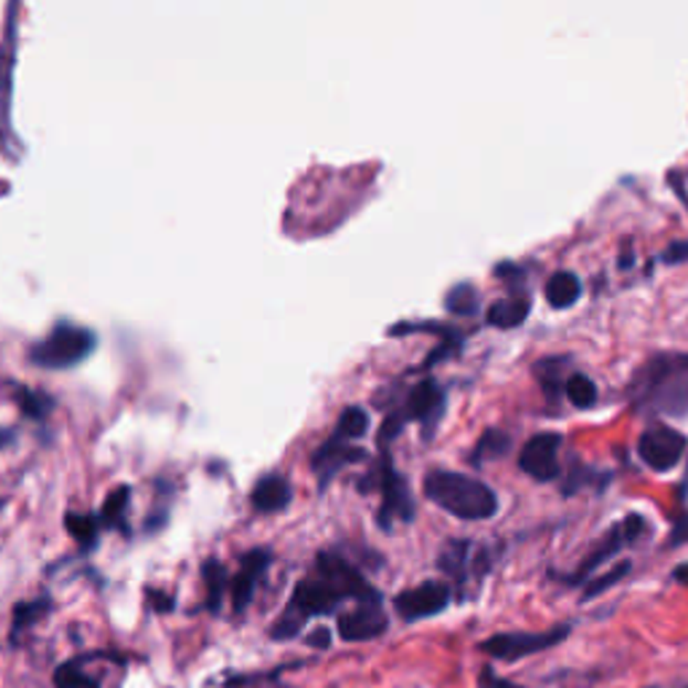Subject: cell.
I'll return each instance as SVG.
<instances>
[{
	"mask_svg": "<svg viewBox=\"0 0 688 688\" xmlns=\"http://www.w3.org/2000/svg\"><path fill=\"white\" fill-rule=\"evenodd\" d=\"M342 603H382V592L366 581L361 568L352 565L334 549L318 551L315 565L290 592L288 605L272 624V641H290L301 635L309 618L331 616Z\"/></svg>",
	"mask_w": 688,
	"mask_h": 688,
	"instance_id": "obj_1",
	"label": "cell"
},
{
	"mask_svg": "<svg viewBox=\"0 0 688 688\" xmlns=\"http://www.w3.org/2000/svg\"><path fill=\"white\" fill-rule=\"evenodd\" d=\"M629 404L646 417H688V356L659 352L635 371L629 382Z\"/></svg>",
	"mask_w": 688,
	"mask_h": 688,
	"instance_id": "obj_2",
	"label": "cell"
},
{
	"mask_svg": "<svg viewBox=\"0 0 688 688\" xmlns=\"http://www.w3.org/2000/svg\"><path fill=\"white\" fill-rule=\"evenodd\" d=\"M423 495L433 506L442 508L449 517L461 522H487L498 517L500 500L498 493L487 481L476 479L461 470L433 468L423 479Z\"/></svg>",
	"mask_w": 688,
	"mask_h": 688,
	"instance_id": "obj_3",
	"label": "cell"
},
{
	"mask_svg": "<svg viewBox=\"0 0 688 688\" xmlns=\"http://www.w3.org/2000/svg\"><path fill=\"white\" fill-rule=\"evenodd\" d=\"M648 530H650L648 519L643 517L641 511H629L627 517L607 527L603 536H600V541L586 551L584 560L579 562V568L570 570V573L549 570V579H554L557 584H562L565 589H584L586 581L592 579V575H597L600 568L607 565L611 560H616L624 549L635 547Z\"/></svg>",
	"mask_w": 688,
	"mask_h": 688,
	"instance_id": "obj_4",
	"label": "cell"
},
{
	"mask_svg": "<svg viewBox=\"0 0 688 688\" xmlns=\"http://www.w3.org/2000/svg\"><path fill=\"white\" fill-rule=\"evenodd\" d=\"M495 560L498 549L489 543H476L474 538H446L436 554V568L455 589V600H468L470 584L479 586L493 573Z\"/></svg>",
	"mask_w": 688,
	"mask_h": 688,
	"instance_id": "obj_5",
	"label": "cell"
},
{
	"mask_svg": "<svg viewBox=\"0 0 688 688\" xmlns=\"http://www.w3.org/2000/svg\"><path fill=\"white\" fill-rule=\"evenodd\" d=\"M361 493H380V508H377V525L390 532L395 525H412L417 517V504H414L412 487L406 476L393 466V457L388 449H382L380 463L361 481Z\"/></svg>",
	"mask_w": 688,
	"mask_h": 688,
	"instance_id": "obj_6",
	"label": "cell"
},
{
	"mask_svg": "<svg viewBox=\"0 0 688 688\" xmlns=\"http://www.w3.org/2000/svg\"><path fill=\"white\" fill-rule=\"evenodd\" d=\"M573 635V624L562 622L554 624L549 629H538V632H495V635L485 637L479 643L481 654H487L493 661H504V665H517V661L527 659V656L543 654V650H551L568 641Z\"/></svg>",
	"mask_w": 688,
	"mask_h": 688,
	"instance_id": "obj_7",
	"label": "cell"
},
{
	"mask_svg": "<svg viewBox=\"0 0 688 688\" xmlns=\"http://www.w3.org/2000/svg\"><path fill=\"white\" fill-rule=\"evenodd\" d=\"M97 347V337L89 328L60 324L43 342L30 350V361L41 369H73L84 363Z\"/></svg>",
	"mask_w": 688,
	"mask_h": 688,
	"instance_id": "obj_8",
	"label": "cell"
},
{
	"mask_svg": "<svg viewBox=\"0 0 688 688\" xmlns=\"http://www.w3.org/2000/svg\"><path fill=\"white\" fill-rule=\"evenodd\" d=\"M455 603V589L449 581L427 579L423 584L409 586L393 597V607L404 624H417L425 618L442 616V613Z\"/></svg>",
	"mask_w": 688,
	"mask_h": 688,
	"instance_id": "obj_9",
	"label": "cell"
},
{
	"mask_svg": "<svg viewBox=\"0 0 688 688\" xmlns=\"http://www.w3.org/2000/svg\"><path fill=\"white\" fill-rule=\"evenodd\" d=\"M686 449L688 438L684 433L661 423L648 425L637 438V457L654 474H669V470L678 468L686 457Z\"/></svg>",
	"mask_w": 688,
	"mask_h": 688,
	"instance_id": "obj_10",
	"label": "cell"
},
{
	"mask_svg": "<svg viewBox=\"0 0 688 688\" xmlns=\"http://www.w3.org/2000/svg\"><path fill=\"white\" fill-rule=\"evenodd\" d=\"M560 449H562V436L554 431L536 433L522 444L517 457V466L525 476H530L538 485H551V481H560L562 466H560Z\"/></svg>",
	"mask_w": 688,
	"mask_h": 688,
	"instance_id": "obj_11",
	"label": "cell"
},
{
	"mask_svg": "<svg viewBox=\"0 0 688 688\" xmlns=\"http://www.w3.org/2000/svg\"><path fill=\"white\" fill-rule=\"evenodd\" d=\"M363 461H369V452L361 449V446H356L352 442H347V438L342 436H337V433H331V436H328L326 442L313 452V457H309V468H313V474L318 476V487L326 489L334 479H337L339 470L347 466H356V463H363Z\"/></svg>",
	"mask_w": 688,
	"mask_h": 688,
	"instance_id": "obj_12",
	"label": "cell"
},
{
	"mask_svg": "<svg viewBox=\"0 0 688 688\" xmlns=\"http://www.w3.org/2000/svg\"><path fill=\"white\" fill-rule=\"evenodd\" d=\"M446 409V393L436 380H423L420 385L409 390L406 404L401 406V412L406 414L409 423H420L423 427V438L431 442L436 436V427L442 423Z\"/></svg>",
	"mask_w": 688,
	"mask_h": 688,
	"instance_id": "obj_13",
	"label": "cell"
},
{
	"mask_svg": "<svg viewBox=\"0 0 688 688\" xmlns=\"http://www.w3.org/2000/svg\"><path fill=\"white\" fill-rule=\"evenodd\" d=\"M390 622L382 603H356L337 616V635L345 643H369L388 632Z\"/></svg>",
	"mask_w": 688,
	"mask_h": 688,
	"instance_id": "obj_14",
	"label": "cell"
},
{
	"mask_svg": "<svg viewBox=\"0 0 688 688\" xmlns=\"http://www.w3.org/2000/svg\"><path fill=\"white\" fill-rule=\"evenodd\" d=\"M269 565H272V551L264 549V547L251 549L243 557V562H240V570L234 573V579H232V586H229V600H232L234 613H243L245 607L253 603V597H256L258 581L264 579V573L269 570Z\"/></svg>",
	"mask_w": 688,
	"mask_h": 688,
	"instance_id": "obj_15",
	"label": "cell"
},
{
	"mask_svg": "<svg viewBox=\"0 0 688 688\" xmlns=\"http://www.w3.org/2000/svg\"><path fill=\"white\" fill-rule=\"evenodd\" d=\"M294 500V487L281 474H264L251 489V508L256 514H281Z\"/></svg>",
	"mask_w": 688,
	"mask_h": 688,
	"instance_id": "obj_16",
	"label": "cell"
},
{
	"mask_svg": "<svg viewBox=\"0 0 688 688\" xmlns=\"http://www.w3.org/2000/svg\"><path fill=\"white\" fill-rule=\"evenodd\" d=\"M611 479L613 476L607 474V470L592 468L573 457L568 470H562V476H560V493H562V498H573V495L584 493V489H592V493L603 495L607 485H611Z\"/></svg>",
	"mask_w": 688,
	"mask_h": 688,
	"instance_id": "obj_17",
	"label": "cell"
},
{
	"mask_svg": "<svg viewBox=\"0 0 688 688\" xmlns=\"http://www.w3.org/2000/svg\"><path fill=\"white\" fill-rule=\"evenodd\" d=\"M202 586H204V607H208L210 613H221L223 597H226L232 581H229L226 565H223L219 557H208V560L202 562Z\"/></svg>",
	"mask_w": 688,
	"mask_h": 688,
	"instance_id": "obj_18",
	"label": "cell"
},
{
	"mask_svg": "<svg viewBox=\"0 0 688 688\" xmlns=\"http://www.w3.org/2000/svg\"><path fill=\"white\" fill-rule=\"evenodd\" d=\"M129 495H133V489L127 485L110 489V495L97 511L103 530H119L121 536H129Z\"/></svg>",
	"mask_w": 688,
	"mask_h": 688,
	"instance_id": "obj_19",
	"label": "cell"
},
{
	"mask_svg": "<svg viewBox=\"0 0 688 688\" xmlns=\"http://www.w3.org/2000/svg\"><path fill=\"white\" fill-rule=\"evenodd\" d=\"M508 452H511V436H508L506 431H500V427H487V431L479 436V442H476L474 449H470L468 463L479 470V468H485L489 461H500V457H506Z\"/></svg>",
	"mask_w": 688,
	"mask_h": 688,
	"instance_id": "obj_20",
	"label": "cell"
},
{
	"mask_svg": "<svg viewBox=\"0 0 688 688\" xmlns=\"http://www.w3.org/2000/svg\"><path fill=\"white\" fill-rule=\"evenodd\" d=\"M65 530L73 541L78 543L82 551H92L97 549L100 543V517L97 511H67L65 514Z\"/></svg>",
	"mask_w": 688,
	"mask_h": 688,
	"instance_id": "obj_21",
	"label": "cell"
},
{
	"mask_svg": "<svg viewBox=\"0 0 688 688\" xmlns=\"http://www.w3.org/2000/svg\"><path fill=\"white\" fill-rule=\"evenodd\" d=\"M49 613H52V600L49 597H33L17 603L14 613H11V641H20L24 629H33Z\"/></svg>",
	"mask_w": 688,
	"mask_h": 688,
	"instance_id": "obj_22",
	"label": "cell"
},
{
	"mask_svg": "<svg viewBox=\"0 0 688 688\" xmlns=\"http://www.w3.org/2000/svg\"><path fill=\"white\" fill-rule=\"evenodd\" d=\"M527 315H530V299H525V296L522 299L511 296V299L495 301L493 307L487 309V324L495 328H517L525 324Z\"/></svg>",
	"mask_w": 688,
	"mask_h": 688,
	"instance_id": "obj_23",
	"label": "cell"
},
{
	"mask_svg": "<svg viewBox=\"0 0 688 688\" xmlns=\"http://www.w3.org/2000/svg\"><path fill=\"white\" fill-rule=\"evenodd\" d=\"M632 573V560H618L616 565H611L603 575H592L586 581V586L581 589V603H592V600L603 597L605 592H611L613 586L622 584L624 579Z\"/></svg>",
	"mask_w": 688,
	"mask_h": 688,
	"instance_id": "obj_24",
	"label": "cell"
},
{
	"mask_svg": "<svg viewBox=\"0 0 688 688\" xmlns=\"http://www.w3.org/2000/svg\"><path fill=\"white\" fill-rule=\"evenodd\" d=\"M581 299V281L573 272H557L547 283V301L554 309H568Z\"/></svg>",
	"mask_w": 688,
	"mask_h": 688,
	"instance_id": "obj_25",
	"label": "cell"
},
{
	"mask_svg": "<svg viewBox=\"0 0 688 688\" xmlns=\"http://www.w3.org/2000/svg\"><path fill=\"white\" fill-rule=\"evenodd\" d=\"M562 366L565 361L562 358H543V361L536 363V380L541 382L543 393H547L549 401L560 399V393H565V377H562Z\"/></svg>",
	"mask_w": 688,
	"mask_h": 688,
	"instance_id": "obj_26",
	"label": "cell"
},
{
	"mask_svg": "<svg viewBox=\"0 0 688 688\" xmlns=\"http://www.w3.org/2000/svg\"><path fill=\"white\" fill-rule=\"evenodd\" d=\"M86 656L67 659L57 673H54V686L57 688H100V680L86 675Z\"/></svg>",
	"mask_w": 688,
	"mask_h": 688,
	"instance_id": "obj_27",
	"label": "cell"
},
{
	"mask_svg": "<svg viewBox=\"0 0 688 688\" xmlns=\"http://www.w3.org/2000/svg\"><path fill=\"white\" fill-rule=\"evenodd\" d=\"M444 307H446V313L461 315V318H470V315L479 313V290L468 283L455 285V288L446 294Z\"/></svg>",
	"mask_w": 688,
	"mask_h": 688,
	"instance_id": "obj_28",
	"label": "cell"
},
{
	"mask_svg": "<svg viewBox=\"0 0 688 688\" xmlns=\"http://www.w3.org/2000/svg\"><path fill=\"white\" fill-rule=\"evenodd\" d=\"M14 401H17V406L22 409L24 417H33V420H43L54 409V401L49 399L46 393H39V390L20 388V385H14Z\"/></svg>",
	"mask_w": 688,
	"mask_h": 688,
	"instance_id": "obj_29",
	"label": "cell"
},
{
	"mask_svg": "<svg viewBox=\"0 0 688 688\" xmlns=\"http://www.w3.org/2000/svg\"><path fill=\"white\" fill-rule=\"evenodd\" d=\"M565 399L575 409H592L597 404V385L586 374H570L565 382Z\"/></svg>",
	"mask_w": 688,
	"mask_h": 688,
	"instance_id": "obj_30",
	"label": "cell"
},
{
	"mask_svg": "<svg viewBox=\"0 0 688 688\" xmlns=\"http://www.w3.org/2000/svg\"><path fill=\"white\" fill-rule=\"evenodd\" d=\"M371 420L369 414H366V409L361 406H347L342 412V417H339L337 423V436L347 438V442H358V438L366 436V431H369Z\"/></svg>",
	"mask_w": 688,
	"mask_h": 688,
	"instance_id": "obj_31",
	"label": "cell"
},
{
	"mask_svg": "<svg viewBox=\"0 0 688 688\" xmlns=\"http://www.w3.org/2000/svg\"><path fill=\"white\" fill-rule=\"evenodd\" d=\"M680 547H688V508H684L680 514H675L673 525H669L667 549H680Z\"/></svg>",
	"mask_w": 688,
	"mask_h": 688,
	"instance_id": "obj_32",
	"label": "cell"
},
{
	"mask_svg": "<svg viewBox=\"0 0 688 688\" xmlns=\"http://www.w3.org/2000/svg\"><path fill=\"white\" fill-rule=\"evenodd\" d=\"M476 686L479 688H527L522 684H514V680L504 678V675L495 673V665H485L476 675Z\"/></svg>",
	"mask_w": 688,
	"mask_h": 688,
	"instance_id": "obj_33",
	"label": "cell"
},
{
	"mask_svg": "<svg viewBox=\"0 0 688 688\" xmlns=\"http://www.w3.org/2000/svg\"><path fill=\"white\" fill-rule=\"evenodd\" d=\"M661 262L665 264H684L688 262V243H673L661 253Z\"/></svg>",
	"mask_w": 688,
	"mask_h": 688,
	"instance_id": "obj_34",
	"label": "cell"
},
{
	"mask_svg": "<svg viewBox=\"0 0 688 688\" xmlns=\"http://www.w3.org/2000/svg\"><path fill=\"white\" fill-rule=\"evenodd\" d=\"M331 643H334V632L328 627H320V629H315L313 635H307V646H313L318 650L331 648Z\"/></svg>",
	"mask_w": 688,
	"mask_h": 688,
	"instance_id": "obj_35",
	"label": "cell"
},
{
	"mask_svg": "<svg viewBox=\"0 0 688 688\" xmlns=\"http://www.w3.org/2000/svg\"><path fill=\"white\" fill-rule=\"evenodd\" d=\"M146 597L151 600V607H154V611H159V613L172 611V597H170V594H162V592H154V589H148Z\"/></svg>",
	"mask_w": 688,
	"mask_h": 688,
	"instance_id": "obj_36",
	"label": "cell"
},
{
	"mask_svg": "<svg viewBox=\"0 0 688 688\" xmlns=\"http://www.w3.org/2000/svg\"><path fill=\"white\" fill-rule=\"evenodd\" d=\"M669 581H675L678 586H688V562H680V565H675L673 573H669Z\"/></svg>",
	"mask_w": 688,
	"mask_h": 688,
	"instance_id": "obj_37",
	"label": "cell"
},
{
	"mask_svg": "<svg viewBox=\"0 0 688 688\" xmlns=\"http://www.w3.org/2000/svg\"><path fill=\"white\" fill-rule=\"evenodd\" d=\"M14 438H17V433L11 431V427H0V452H3L6 446L14 444Z\"/></svg>",
	"mask_w": 688,
	"mask_h": 688,
	"instance_id": "obj_38",
	"label": "cell"
},
{
	"mask_svg": "<svg viewBox=\"0 0 688 688\" xmlns=\"http://www.w3.org/2000/svg\"><path fill=\"white\" fill-rule=\"evenodd\" d=\"M6 504H9V500H6V498H0V511H3V508H6Z\"/></svg>",
	"mask_w": 688,
	"mask_h": 688,
	"instance_id": "obj_39",
	"label": "cell"
},
{
	"mask_svg": "<svg viewBox=\"0 0 688 688\" xmlns=\"http://www.w3.org/2000/svg\"><path fill=\"white\" fill-rule=\"evenodd\" d=\"M643 688H661V686H643Z\"/></svg>",
	"mask_w": 688,
	"mask_h": 688,
	"instance_id": "obj_40",
	"label": "cell"
},
{
	"mask_svg": "<svg viewBox=\"0 0 688 688\" xmlns=\"http://www.w3.org/2000/svg\"><path fill=\"white\" fill-rule=\"evenodd\" d=\"M686 688H688V686H686Z\"/></svg>",
	"mask_w": 688,
	"mask_h": 688,
	"instance_id": "obj_41",
	"label": "cell"
}]
</instances>
